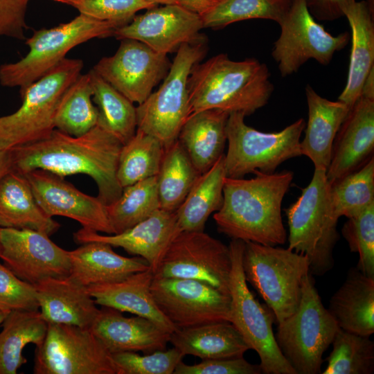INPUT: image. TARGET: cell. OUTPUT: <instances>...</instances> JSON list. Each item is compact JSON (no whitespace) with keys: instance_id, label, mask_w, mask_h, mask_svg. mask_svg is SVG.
Instances as JSON below:
<instances>
[{"instance_id":"cell-1","label":"cell","mask_w":374,"mask_h":374,"mask_svg":"<svg viewBox=\"0 0 374 374\" xmlns=\"http://www.w3.org/2000/svg\"><path fill=\"white\" fill-rule=\"evenodd\" d=\"M122 146L97 125L78 136L54 129L46 138L11 149L12 170L24 174L41 169L62 177L85 174L96 182L98 198L109 205L123 191L116 176Z\"/></svg>"},{"instance_id":"cell-2","label":"cell","mask_w":374,"mask_h":374,"mask_svg":"<svg viewBox=\"0 0 374 374\" xmlns=\"http://www.w3.org/2000/svg\"><path fill=\"white\" fill-rule=\"evenodd\" d=\"M254 175L248 179L225 178L222 204L213 215L217 230L231 240L283 244L287 233L281 205L294 174L285 170Z\"/></svg>"},{"instance_id":"cell-3","label":"cell","mask_w":374,"mask_h":374,"mask_svg":"<svg viewBox=\"0 0 374 374\" xmlns=\"http://www.w3.org/2000/svg\"><path fill=\"white\" fill-rule=\"evenodd\" d=\"M267 65L255 58L233 61L220 53L197 63L188 80L191 114L209 109L246 116L264 107L274 86Z\"/></svg>"},{"instance_id":"cell-4","label":"cell","mask_w":374,"mask_h":374,"mask_svg":"<svg viewBox=\"0 0 374 374\" xmlns=\"http://www.w3.org/2000/svg\"><path fill=\"white\" fill-rule=\"evenodd\" d=\"M329 188L326 170L314 168L310 184L285 210L288 249L308 257L311 275L322 276L334 265L333 249L339 237Z\"/></svg>"},{"instance_id":"cell-5","label":"cell","mask_w":374,"mask_h":374,"mask_svg":"<svg viewBox=\"0 0 374 374\" xmlns=\"http://www.w3.org/2000/svg\"><path fill=\"white\" fill-rule=\"evenodd\" d=\"M80 59L64 58L41 78L19 91L22 103L14 113L0 116V147L6 150L48 136L55 129L59 102L80 76Z\"/></svg>"},{"instance_id":"cell-6","label":"cell","mask_w":374,"mask_h":374,"mask_svg":"<svg viewBox=\"0 0 374 374\" xmlns=\"http://www.w3.org/2000/svg\"><path fill=\"white\" fill-rule=\"evenodd\" d=\"M242 265L249 283L281 322L299 307L304 277L310 273L307 256L277 246L244 242Z\"/></svg>"},{"instance_id":"cell-7","label":"cell","mask_w":374,"mask_h":374,"mask_svg":"<svg viewBox=\"0 0 374 374\" xmlns=\"http://www.w3.org/2000/svg\"><path fill=\"white\" fill-rule=\"evenodd\" d=\"M312 276L304 277L299 307L278 323L275 335L281 353L296 374L321 373L323 355L339 328L324 307Z\"/></svg>"},{"instance_id":"cell-8","label":"cell","mask_w":374,"mask_h":374,"mask_svg":"<svg viewBox=\"0 0 374 374\" xmlns=\"http://www.w3.org/2000/svg\"><path fill=\"white\" fill-rule=\"evenodd\" d=\"M120 26L80 13L67 23L35 30L26 39L29 51L24 57L0 66V83L21 91L59 64L73 48L93 38L113 36Z\"/></svg>"},{"instance_id":"cell-9","label":"cell","mask_w":374,"mask_h":374,"mask_svg":"<svg viewBox=\"0 0 374 374\" xmlns=\"http://www.w3.org/2000/svg\"><path fill=\"white\" fill-rule=\"evenodd\" d=\"M206 53L204 39L181 45L160 87L136 107L137 129L157 139L164 148L177 140L191 114L188 80Z\"/></svg>"},{"instance_id":"cell-10","label":"cell","mask_w":374,"mask_h":374,"mask_svg":"<svg viewBox=\"0 0 374 374\" xmlns=\"http://www.w3.org/2000/svg\"><path fill=\"white\" fill-rule=\"evenodd\" d=\"M241 113L229 114L224 154L226 177L243 178L247 174H271L284 161L301 154L300 139L305 122L299 118L280 132H262L244 122Z\"/></svg>"},{"instance_id":"cell-11","label":"cell","mask_w":374,"mask_h":374,"mask_svg":"<svg viewBox=\"0 0 374 374\" xmlns=\"http://www.w3.org/2000/svg\"><path fill=\"white\" fill-rule=\"evenodd\" d=\"M244 242L231 240L229 247L231 258L229 278L231 323L238 329L260 358L264 374H296L281 353L273 331L276 317L271 310L261 304L249 290L242 265Z\"/></svg>"},{"instance_id":"cell-12","label":"cell","mask_w":374,"mask_h":374,"mask_svg":"<svg viewBox=\"0 0 374 374\" xmlns=\"http://www.w3.org/2000/svg\"><path fill=\"white\" fill-rule=\"evenodd\" d=\"M35 374H118L112 355L89 327L48 323L36 346Z\"/></svg>"},{"instance_id":"cell-13","label":"cell","mask_w":374,"mask_h":374,"mask_svg":"<svg viewBox=\"0 0 374 374\" xmlns=\"http://www.w3.org/2000/svg\"><path fill=\"white\" fill-rule=\"evenodd\" d=\"M278 24L280 34L271 55L283 77L296 72L310 59L328 64L335 53L344 48L350 38L346 32L334 36L326 31L314 20L306 0H292Z\"/></svg>"},{"instance_id":"cell-14","label":"cell","mask_w":374,"mask_h":374,"mask_svg":"<svg viewBox=\"0 0 374 374\" xmlns=\"http://www.w3.org/2000/svg\"><path fill=\"white\" fill-rule=\"evenodd\" d=\"M231 258L229 246L204 231H180L165 251L154 276L182 278L229 292Z\"/></svg>"},{"instance_id":"cell-15","label":"cell","mask_w":374,"mask_h":374,"mask_svg":"<svg viewBox=\"0 0 374 374\" xmlns=\"http://www.w3.org/2000/svg\"><path fill=\"white\" fill-rule=\"evenodd\" d=\"M150 290L163 314L177 328L231 321V296L202 281L154 276Z\"/></svg>"},{"instance_id":"cell-16","label":"cell","mask_w":374,"mask_h":374,"mask_svg":"<svg viewBox=\"0 0 374 374\" xmlns=\"http://www.w3.org/2000/svg\"><path fill=\"white\" fill-rule=\"evenodd\" d=\"M121 41L116 52L102 57L92 69L133 103L140 105L165 78L171 63L167 55L138 40Z\"/></svg>"},{"instance_id":"cell-17","label":"cell","mask_w":374,"mask_h":374,"mask_svg":"<svg viewBox=\"0 0 374 374\" xmlns=\"http://www.w3.org/2000/svg\"><path fill=\"white\" fill-rule=\"evenodd\" d=\"M0 258L19 278L36 284L47 278L67 277L69 251L42 231L0 227Z\"/></svg>"},{"instance_id":"cell-18","label":"cell","mask_w":374,"mask_h":374,"mask_svg":"<svg viewBox=\"0 0 374 374\" xmlns=\"http://www.w3.org/2000/svg\"><path fill=\"white\" fill-rule=\"evenodd\" d=\"M204 28L201 17L175 4L148 9L128 24L117 28V39L138 40L154 51L167 55L177 52L184 44L204 39L199 33Z\"/></svg>"},{"instance_id":"cell-19","label":"cell","mask_w":374,"mask_h":374,"mask_svg":"<svg viewBox=\"0 0 374 374\" xmlns=\"http://www.w3.org/2000/svg\"><path fill=\"white\" fill-rule=\"evenodd\" d=\"M24 175L37 204L48 216L66 217L82 228L114 234L106 205L98 197L80 191L64 177L47 170L37 169Z\"/></svg>"},{"instance_id":"cell-20","label":"cell","mask_w":374,"mask_h":374,"mask_svg":"<svg viewBox=\"0 0 374 374\" xmlns=\"http://www.w3.org/2000/svg\"><path fill=\"white\" fill-rule=\"evenodd\" d=\"M181 231L175 212L158 209L150 216L119 233L101 235L82 228L73 233L78 244L98 241L123 248L148 263L153 273L173 238Z\"/></svg>"},{"instance_id":"cell-21","label":"cell","mask_w":374,"mask_h":374,"mask_svg":"<svg viewBox=\"0 0 374 374\" xmlns=\"http://www.w3.org/2000/svg\"><path fill=\"white\" fill-rule=\"evenodd\" d=\"M374 98L361 95L341 125L334 139L329 184L359 169L373 157Z\"/></svg>"},{"instance_id":"cell-22","label":"cell","mask_w":374,"mask_h":374,"mask_svg":"<svg viewBox=\"0 0 374 374\" xmlns=\"http://www.w3.org/2000/svg\"><path fill=\"white\" fill-rule=\"evenodd\" d=\"M89 328L111 354L165 350L170 335L145 317H125L121 311L105 306Z\"/></svg>"},{"instance_id":"cell-23","label":"cell","mask_w":374,"mask_h":374,"mask_svg":"<svg viewBox=\"0 0 374 374\" xmlns=\"http://www.w3.org/2000/svg\"><path fill=\"white\" fill-rule=\"evenodd\" d=\"M39 310L47 323L90 327L99 309L87 287L69 276L34 284Z\"/></svg>"},{"instance_id":"cell-24","label":"cell","mask_w":374,"mask_h":374,"mask_svg":"<svg viewBox=\"0 0 374 374\" xmlns=\"http://www.w3.org/2000/svg\"><path fill=\"white\" fill-rule=\"evenodd\" d=\"M69 276L84 287L118 282L150 267L143 258L123 256L116 253L110 244L103 242L82 244L69 251Z\"/></svg>"},{"instance_id":"cell-25","label":"cell","mask_w":374,"mask_h":374,"mask_svg":"<svg viewBox=\"0 0 374 374\" xmlns=\"http://www.w3.org/2000/svg\"><path fill=\"white\" fill-rule=\"evenodd\" d=\"M153 277L150 267L118 282L87 287L96 304L145 317L171 334L177 328L163 314L153 299L150 290Z\"/></svg>"},{"instance_id":"cell-26","label":"cell","mask_w":374,"mask_h":374,"mask_svg":"<svg viewBox=\"0 0 374 374\" xmlns=\"http://www.w3.org/2000/svg\"><path fill=\"white\" fill-rule=\"evenodd\" d=\"M305 96L308 119L305 136L300 142L302 155L308 157L314 168L327 169L336 134L350 108L341 101H331L319 96L307 85Z\"/></svg>"},{"instance_id":"cell-27","label":"cell","mask_w":374,"mask_h":374,"mask_svg":"<svg viewBox=\"0 0 374 374\" xmlns=\"http://www.w3.org/2000/svg\"><path fill=\"white\" fill-rule=\"evenodd\" d=\"M328 310L339 328L370 337L374 332V277L350 268Z\"/></svg>"},{"instance_id":"cell-28","label":"cell","mask_w":374,"mask_h":374,"mask_svg":"<svg viewBox=\"0 0 374 374\" xmlns=\"http://www.w3.org/2000/svg\"><path fill=\"white\" fill-rule=\"evenodd\" d=\"M351 28V53L345 88L338 100L350 109L361 96L363 84L374 68L373 9L366 1H355L344 12Z\"/></svg>"},{"instance_id":"cell-29","label":"cell","mask_w":374,"mask_h":374,"mask_svg":"<svg viewBox=\"0 0 374 374\" xmlns=\"http://www.w3.org/2000/svg\"><path fill=\"white\" fill-rule=\"evenodd\" d=\"M229 116L220 109L199 111L190 115L179 132L177 140L200 174L224 154Z\"/></svg>"},{"instance_id":"cell-30","label":"cell","mask_w":374,"mask_h":374,"mask_svg":"<svg viewBox=\"0 0 374 374\" xmlns=\"http://www.w3.org/2000/svg\"><path fill=\"white\" fill-rule=\"evenodd\" d=\"M169 342L181 354L202 360L238 357L250 349L241 333L228 321L177 328Z\"/></svg>"},{"instance_id":"cell-31","label":"cell","mask_w":374,"mask_h":374,"mask_svg":"<svg viewBox=\"0 0 374 374\" xmlns=\"http://www.w3.org/2000/svg\"><path fill=\"white\" fill-rule=\"evenodd\" d=\"M60 226L39 206L24 174L12 170L0 180V227L30 229L50 236Z\"/></svg>"},{"instance_id":"cell-32","label":"cell","mask_w":374,"mask_h":374,"mask_svg":"<svg viewBox=\"0 0 374 374\" xmlns=\"http://www.w3.org/2000/svg\"><path fill=\"white\" fill-rule=\"evenodd\" d=\"M226 176L224 154L196 179L187 196L175 211L181 231H204L209 216L223 202Z\"/></svg>"},{"instance_id":"cell-33","label":"cell","mask_w":374,"mask_h":374,"mask_svg":"<svg viewBox=\"0 0 374 374\" xmlns=\"http://www.w3.org/2000/svg\"><path fill=\"white\" fill-rule=\"evenodd\" d=\"M0 332V374H16L27 362L23 350L29 344L39 346L48 328L47 322L37 311L10 312Z\"/></svg>"},{"instance_id":"cell-34","label":"cell","mask_w":374,"mask_h":374,"mask_svg":"<svg viewBox=\"0 0 374 374\" xmlns=\"http://www.w3.org/2000/svg\"><path fill=\"white\" fill-rule=\"evenodd\" d=\"M94 103L98 111L97 125L111 134L123 145L134 135L137 129L134 103L99 76L89 71Z\"/></svg>"},{"instance_id":"cell-35","label":"cell","mask_w":374,"mask_h":374,"mask_svg":"<svg viewBox=\"0 0 374 374\" xmlns=\"http://www.w3.org/2000/svg\"><path fill=\"white\" fill-rule=\"evenodd\" d=\"M199 175L178 140L164 148L157 175L161 208L175 212Z\"/></svg>"},{"instance_id":"cell-36","label":"cell","mask_w":374,"mask_h":374,"mask_svg":"<svg viewBox=\"0 0 374 374\" xmlns=\"http://www.w3.org/2000/svg\"><path fill=\"white\" fill-rule=\"evenodd\" d=\"M93 91L89 72L68 87L57 105L55 129L73 136H81L97 125L98 111L92 102Z\"/></svg>"},{"instance_id":"cell-37","label":"cell","mask_w":374,"mask_h":374,"mask_svg":"<svg viewBox=\"0 0 374 374\" xmlns=\"http://www.w3.org/2000/svg\"><path fill=\"white\" fill-rule=\"evenodd\" d=\"M163 152L164 147L157 139L136 129L120 152L116 176L121 186L157 176Z\"/></svg>"},{"instance_id":"cell-38","label":"cell","mask_w":374,"mask_h":374,"mask_svg":"<svg viewBox=\"0 0 374 374\" xmlns=\"http://www.w3.org/2000/svg\"><path fill=\"white\" fill-rule=\"evenodd\" d=\"M106 208L114 234L144 220L161 208L157 176L123 188L121 196Z\"/></svg>"},{"instance_id":"cell-39","label":"cell","mask_w":374,"mask_h":374,"mask_svg":"<svg viewBox=\"0 0 374 374\" xmlns=\"http://www.w3.org/2000/svg\"><path fill=\"white\" fill-rule=\"evenodd\" d=\"M330 204L335 217H354L374 204V159L359 169L330 184Z\"/></svg>"},{"instance_id":"cell-40","label":"cell","mask_w":374,"mask_h":374,"mask_svg":"<svg viewBox=\"0 0 374 374\" xmlns=\"http://www.w3.org/2000/svg\"><path fill=\"white\" fill-rule=\"evenodd\" d=\"M292 0H220L201 17L204 28H221L232 23L264 19L279 24Z\"/></svg>"},{"instance_id":"cell-41","label":"cell","mask_w":374,"mask_h":374,"mask_svg":"<svg viewBox=\"0 0 374 374\" xmlns=\"http://www.w3.org/2000/svg\"><path fill=\"white\" fill-rule=\"evenodd\" d=\"M332 344L323 374L373 373L374 342L370 337L339 328Z\"/></svg>"},{"instance_id":"cell-42","label":"cell","mask_w":374,"mask_h":374,"mask_svg":"<svg viewBox=\"0 0 374 374\" xmlns=\"http://www.w3.org/2000/svg\"><path fill=\"white\" fill-rule=\"evenodd\" d=\"M341 234L350 251L358 253L356 268L366 276L374 277V204L348 218Z\"/></svg>"},{"instance_id":"cell-43","label":"cell","mask_w":374,"mask_h":374,"mask_svg":"<svg viewBox=\"0 0 374 374\" xmlns=\"http://www.w3.org/2000/svg\"><path fill=\"white\" fill-rule=\"evenodd\" d=\"M118 374H173L184 357L175 347L139 355L136 352L112 354Z\"/></svg>"},{"instance_id":"cell-44","label":"cell","mask_w":374,"mask_h":374,"mask_svg":"<svg viewBox=\"0 0 374 374\" xmlns=\"http://www.w3.org/2000/svg\"><path fill=\"white\" fill-rule=\"evenodd\" d=\"M157 6L145 0H79L74 8L80 14L122 26L128 24L139 11Z\"/></svg>"},{"instance_id":"cell-45","label":"cell","mask_w":374,"mask_h":374,"mask_svg":"<svg viewBox=\"0 0 374 374\" xmlns=\"http://www.w3.org/2000/svg\"><path fill=\"white\" fill-rule=\"evenodd\" d=\"M39 308L34 285L19 278L0 262V309L10 312Z\"/></svg>"},{"instance_id":"cell-46","label":"cell","mask_w":374,"mask_h":374,"mask_svg":"<svg viewBox=\"0 0 374 374\" xmlns=\"http://www.w3.org/2000/svg\"><path fill=\"white\" fill-rule=\"evenodd\" d=\"M259 364L247 362L244 357L202 360L193 365L181 361L173 374H261Z\"/></svg>"},{"instance_id":"cell-47","label":"cell","mask_w":374,"mask_h":374,"mask_svg":"<svg viewBox=\"0 0 374 374\" xmlns=\"http://www.w3.org/2000/svg\"><path fill=\"white\" fill-rule=\"evenodd\" d=\"M30 0H0V38L25 39L26 15Z\"/></svg>"},{"instance_id":"cell-48","label":"cell","mask_w":374,"mask_h":374,"mask_svg":"<svg viewBox=\"0 0 374 374\" xmlns=\"http://www.w3.org/2000/svg\"><path fill=\"white\" fill-rule=\"evenodd\" d=\"M357 0H306L313 17L332 21L344 16L346 9Z\"/></svg>"},{"instance_id":"cell-49","label":"cell","mask_w":374,"mask_h":374,"mask_svg":"<svg viewBox=\"0 0 374 374\" xmlns=\"http://www.w3.org/2000/svg\"><path fill=\"white\" fill-rule=\"evenodd\" d=\"M217 1V0H174V4L202 16Z\"/></svg>"},{"instance_id":"cell-50","label":"cell","mask_w":374,"mask_h":374,"mask_svg":"<svg viewBox=\"0 0 374 374\" xmlns=\"http://www.w3.org/2000/svg\"><path fill=\"white\" fill-rule=\"evenodd\" d=\"M12 170L10 150L0 147V180Z\"/></svg>"},{"instance_id":"cell-51","label":"cell","mask_w":374,"mask_h":374,"mask_svg":"<svg viewBox=\"0 0 374 374\" xmlns=\"http://www.w3.org/2000/svg\"><path fill=\"white\" fill-rule=\"evenodd\" d=\"M361 95L374 98V68L370 71L365 80Z\"/></svg>"},{"instance_id":"cell-52","label":"cell","mask_w":374,"mask_h":374,"mask_svg":"<svg viewBox=\"0 0 374 374\" xmlns=\"http://www.w3.org/2000/svg\"><path fill=\"white\" fill-rule=\"evenodd\" d=\"M145 1L157 4V5L174 4V0H145Z\"/></svg>"},{"instance_id":"cell-53","label":"cell","mask_w":374,"mask_h":374,"mask_svg":"<svg viewBox=\"0 0 374 374\" xmlns=\"http://www.w3.org/2000/svg\"><path fill=\"white\" fill-rule=\"evenodd\" d=\"M53 1L62 3L70 5L73 7H75V6L78 3L79 0H53Z\"/></svg>"},{"instance_id":"cell-54","label":"cell","mask_w":374,"mask_h":374,"mask_svg":"<svg viewBox=\"0 0 374 374\" xmlns=\"http://www.w3.org/2000/svg\"><path fill=\"white\" fill-rule=\"evenodd\" d=\"M9 312L0 309V326Z\"/></svg>"},{"instance_id":"cell-55","label":"cell","mask_w":374,"mask_h":374,"mask_svg":"<svg viewBox=\"0 0 374 374\" xmlns=\"http://www.w3.org/2000/svg\"><path fill=\"white\" fill-rule=\"evenodd\" d=\"M217 1H220V0H217Z\"/></svg>"}]
</instances>
